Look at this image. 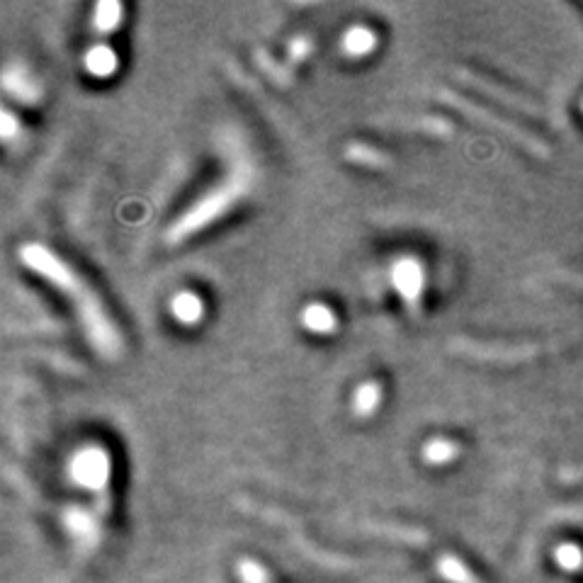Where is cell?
<instances>
[{
	"mask_svg": "<svg viewBox=\"0 0 583 583\" xmlns=\"http://www.w3.org/2000/svg\"><path fill=\"white\" fill-rule=\"evenodd\" d=\"M20 260L32 270V273L44 277L49 285H54L56 290H61L71 299L88 341L93 343V348L98 350L103 358L110 360L120 358L124 345L120 331H117V326L112 324V319L107 316L103 302L95 297L93 290H90L81 277L73 273V268H69L64 260L56 256L54 251H49L47 246H42V243H27V246H22Z\"/></svg>",
	"mask_w": 583,
	"mask_h": 583,
	"instance_id": "1",
	"label": "cell"
},
{
	"mask_svg": "<svg viewBox=\"0 0 583 583\" xmlns=\"http://www.w3.org/2000/svg\"><path fill=\"white\" fill-rule=\"evenodd\" d=\"M248 185H251V178H248L246 171L231 173L224 183L207 190L200 200L192 202V205L175 219L171 229H168V241L183 243L185 239H190V236H195L197 231L205 229V226L222 219L231 207L239 205L241 197L248 192Z\"/></svg>",
	"mask_w": 583,
	"mask_h": 583,
	"instance_id": "2",
	"label": "cell"
},
{
	"mask_svg": "<svg viewBox=\"0 0 583 583\" xmlns=\"http://www.w3.org/2000/svg\"><path fill=\"white\" fill-rule=\"evenodd\" d=\"M110 455L105 447L86 445L71 457L69 462V477L73 484L83 486V489H105L107 479H110Z\"/></svg>",
	"mask_w": 583,
	"mask_h": 583,
	"instance_id": "3",
	"label": "cell"
},
{
	"mask_svg": "<svg viewBox=\"0 0 583 583\" xmlns=\"http://www.w3.org/2000/svg\"><path fill=\"white\" fill-rule=\"evenodd\" d=\"M392 285L411 309H418L423 290H426V268L421 260L413 256L396 260L392 265Z\"/></svg>",
	"mask_w": 583,
	"mask_h": 583,
	"instance_id": "4",
	"label": "cell"
},
{
	"mask_svg": "<svg viewBox=\"0 0 583 583\" xmlns=\"http://www.w3.org/2000/svg\"><path fill=\"white\" fill-rule=\"evenodd\" d=\"M3 88L5 93L13 95L15 100H22V103H35L42 95V90L35 83V78L27 73L25 66L20 64H10L3 73Z\"/></svg>",
	"mask_w": 583,
	"mask_h": 583,
	"instance_id": "5",
	"label": "cell"
},
{
	"mask_svg": "<svg viewBox=\"0 0 583 583\" xmlns=\"http://www.w3.org/2000/svg\"><path fill=\"white\" fill-rule=\"evenodd\" d=\"M302 326L307 328L309 333H316V336H331V333H336L338 319L331 307H326V304H321V302H314L302 309Z\"/></svg>",
	"mask_w": 583,
	"mask_h": 583,
	"instance_id": "6",
	"label": "cell"
},
{
	"mask_svg": "<svg viewBox=\"0 0 583 583\" xmlns=\"http://www.w3.org/2000/svg\"><path fill=\"white\" fill-rule=\"evenodd\" d=\"M171 314L175 321H180V324L195 326L200 324L202 316H205V304H202V299L197 297L195 292L183 290L171 299Z\"/></svg>",
	"mask_w": 583,
	"mask_h": 583,
	"instance_id": "7",
	"label": "cell"
},
{
	"mask_svg": "<svg viewBox=\"0 0 583 583\" xmlns=\"http://www.w3.org/2000/svg\"><path fill=\"white\" fill-rule=\"evenodd\" d=\"M341 49L350 59H360V56L372 54L377 49V35L365 25H355L345 32L341 39Z\"/></svg>",
	"mask_w": 583,
	"mask_h": 583,
	"instance_id": "8",
	"label": "cell"
},
{
	"mask_svg": "<svg viewBox=\"0 0 583 583\" xmlns=\"http://www.w3.org/2000/svg\"><path fill=\"white\" fill-rule=\"evenodd\" d=\"M83 61H86L88 73H93V76H98V78L112 76V73L117 71V66H120L117 54L112 52L107 44H95V47H90Z\"/></svg>",
	"mask_w": 583,
	"mask_h": 583,
	"instance_id": "9",
	"label": "cell"
},
{
	"mask_svg": "<svg viewBox=\"0 0 583 583\" xmlns=\"http://www.w3.org/2000/svg\"><path fill=\"white\" fill-rule=\"evenodd\" d=\"M382 404V387L377 382H362L353 394V413L358 418L375 416Z\"/></svg>",
	"mask_w": 583,
	"mask_h": 583,
	"instance_id": "10",
	"label": "cell"
},
{
	"mask_svg": "<svg viewBox=\"0 0 583 583\" xmlns=\"http://www.w3.org/2000/svg\"><path fill=\"white\" fill-rule=\"evenodd\" d=\"M122 15V3H117V0H103L93 10V27L98 32H103V35H110V32H115L122 25Z\"/></svg>",
	"mask_w": 583,
	"mask_h": 583,
	"instance_id": "11",
	"label": "cell"
},
{
	"mask_svg": "<svg viewBox=\"0 0 583 583\" xmlns=\"http://www.w3.org/2000/svg\"><path fill=\"white\" fill-rule=\"evenodd\" d=\"M460 455V445L455 440L447 438H430L426 445H423V460L430 464H447Z\"/></svg>",
	"mask_w": 583,
	"mask_h": 583,
	"instance_id": "12",
	"label": "cell"
},
{
	"mask_svg": "<svg viewBox=\"0 0 583 583\" xmlns=\"http://www.w3.org/2000/svg\"><path fill=\"white\" fill-rule=\"evenodd\" d=\"M554 559L566 571H579L583 566V552L576 545H562L554 552Z\"/></svg>",
	"mask_w": 583,
	"mask_h": 583,
	"instance_id": "13",
	"label": "cell"
},
{
	"mask_svg": "<svg viewBox=\"0 0 583 583\" xmlns=\"http://www.w3.org/2000/svg\"><path fill=\"white\" fill-rule=\"evenodd\" d=\"M348 158L355 163H367V166H387V158H384L379 151L367 149V146H350L348 149Z\"/></svg>",
	"mask_w": 583,
	"mask_h": 583,
	"instance_id": "14",
	"label": "cell"
},
{
	"mask_svg": "<svg viewBox=\"0 0 583 583\" xmlns=\"http://www.w3.org/2000/svg\"><path fill=\"white\" fill-rule=\"evenodd\" d=\"M0 124H3V129H0V132H3V141H13L15 137H18V132H20V124L15 122V117L10 115L8 110H3V115H0Z\"/></svg>",
	"mask_w": 583,
	"mask_h": 583,
	"instance_id": "15",
	"label": "cell"
},
{
	"mask_svg": "<svg viewBox=\"0 0 583 583\" xmlns=\"http://www.w3.org/2000/svg\"><path fill=\"white\" fill-rule=\"evenodd\" d=\"M311 49H314V44H311L307 37H297V39H292V44H290V56L294 61H302Z\"/></svg>",
	"mask_w": 583,
	"mask_h": 583,
	"instance_id": "16",
	"label": "cell"
},
{
	"mask_svg": "<svg viewBox=\"0 0 583 583\" xmlns=\"http://www.w3.org/2000/svg\"><path fill=\"white\" fill-rule=\"evenodd\" d=\"M559 280L566 282V285H574V287H579V290H583V275H574V273H562L559 275Z\"/></svg>",
	"mask_w": 583,
	"mask_h": 583,
	"instance_id": "17",
	"label": "cell"
},
{
	"mask_svg": "<svg viewBox=\"0 0 583 583\" xmlns=\"http://www.w3.org/2000/svg\"><path fill=\"white\" fill-rule=\"evenodd\" d=\"M562 479H566V481H579V479H583V467L569 469V472L562 474Z\"/></svg>",
	"mask_w": 583,
	"mask_h": 583,
	"instance_id": "18",
	"label": "cell"
}]
</instances>
